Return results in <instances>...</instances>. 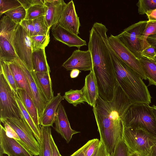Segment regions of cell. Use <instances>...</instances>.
<instances>
[{
    "mask_svg": "<svg viewBox=\"0 0 156 156\" xmlns=\"http://www.w3.org/2000/svg\"><path fill=\"white\" fill-rule=\"evenodd\" d=\"M131 104L116 80L112 100L106 101L99 96L93 107L100 140L111 155L119 140L122 138L124 117Z\"/></svg>",
    "mask_w": 156,
    "mask_h": 156,
    "instance_id": "1",
    "label": "cell"
},
{
    "mask_svg": "<svg viewBox=\"0 0 156 156\" xmlns=\"http://www.w3.org/2000/svg\"><path fill=\"white\" fill-rule=\"evenodd\" d=\"M108 30L102 23H95L90 31L88 44L99 94L102 97L114 94L116 81L106 34Z\"/></svg>",
    "mask_w": 156,
    "mask_h": 156,
    "instance_id": "2",
    "label": "cell"
},
{
    "mask_svg": "<svg viewBox=\"0 0 156 156\" xmlns=\"http://www.w3.org/2000/svg\"><path fill=\"white\" fill-rule=\"evenodd\" d=\"M110 52L118 84L132 104L149 105L151 97L140 75L120 59L109 45Z\"/></svg>",
    "mask_w": 156,
    "mask_h": 156,
    "instance_id": "3",
    "label": "cell"
},
{
    "mask_svg": "<svg viewBox=\"0 0 156 156\" xmlns=\"http://www.w3.org/2000/svg\"><path fill=\"white\" fill-rule=\"evenodd\" d=\"M124 125L126 128L142 129L156 136V119L149 104H131L126 113Z\"/></svg>",
    "mask_w": 156,
    "mask_h": 156,
    "instance_id": "4",
    "label": "cell"
},
{
    "mask_svg": "<svg viewBox=\"0 0 156 156\" xmlns=\"http://www.w3.org/2000/svg\"><path fill=\"white\" fill-rule=\"evenodd\" d=\"M122 137L130 153L141 156H149L156 143V136L141 129L124 127Z\"/></svg>",
    "mask_w": 156,
    "mask_h": 156,
    "instance_id": "5",
    "label": "cell"
},
{
    "mask_svg": "<svg viewBox=\"0 0 156 156\" xmlns=\"http://www.w3.org/2000/svg\"><path fill=\"white\" fill-rule=\"evenodd\" d=\"M15 93L12 89L4 77L0 73V121L7 119H20L22 115L16 100Z\"/></svg>",
    "mask_w": 156,
    "mask_h": 156,
    "instance_id": "6",
    "label": "cell"
},
{
    "mask_svg": "<svg viewBox=\"0 0 156 156\" xmlns=\"http://www.w3.org/2000/svg\"><path fill=\"white\" fill-rule=\"evenodd\" d=\"M11 42L17 56L30 72L33 71L30 37L20 24L14 31Z\"/></svg>",
    "mask_w": 156,
    "mask_h": 156,
    "instance_id": "7",
    "label": "cell"
},
{
    "mask_svg": "<svg viewBox=\"0 0 156 156\" xmlns=\"http://www.w3.org/2000/svg\"><path fill=\"white\" fill-rule=\"evenodd\" d=\"M7 123L16 133L20 142L33 155H39L40 145L34 137L29 126L23 117L20 119H7L2 122Z\"/></svg>",
    "mask_w": 156,
    "mask_h": 156,
    "instance_id": "8",
    "label": "cell"
},
{
    "mask_svg": "<svg viewBox=\"0 0 156 156\" xmlns=\"http://www.w3.org/2000/svg\"><path fill=\"white\" fill-rule=\"evenodd\" d=\"M147 20L140 21L125 28L116 36L138 59L141 58L140 39Z\"/></svg>",
    "mask_w": 156,
    "mask_h": 156,
    "instance_id": "9",
    "label": "cell"
},
{
    "mask_svg": "<svg viewBox=\"0 0 156 156\" xmlns=\"http://www.w3.org/2000/svg\"><path fill=\"white\" fill-rule=\"evenodd\" d=\"M109 45L119 58L133 69L142 79L147 80L138 59L116 36L111 34L108 37Z\"/></svg>",
    "mask_w": 156,
    "mask_h": 156,
    "instance_id": "10",
    "label": "cell"
},
{
    "mask_svg": "<svg viewBox=\"0 0 156 156\" xmlns=\"http://www.w3.org/2000/svg\"><path fill=\"white\" fill-rule=\"evenodd\" d=\"M16 58L28 81L32 92V99L37 108L39 119L42 115L45 105L48 101L36 78L33 71L30 72L17 56Z\"/></svg>",
    "mask_w": 156,
    "mask_h": 156,
    "instance_id": "11",
    "label": "cell"
},
{
    "mask_svg": "<svg viewBox=\"0 0 156 156\" xmlns=\"http://www.w3.org/2000/svg\"><path fill=\"white\" fill-rule=\"evenodd\" d=\"M4 154L8 156H33L22 144L8 136L5 129L0 125V156Z\"/></svg>",
    "mask_w": 156,
    "mask_h": 156,
    "instance_id": "12",
    "label": "cell"
},
{
    "mask_svg": "<svg viewBox=\"0 0 156 156\" xmlns=\"http://www.w3.org/2000/svg\"><path fill=\"white\" fill-rule=\"evenodd\" d=\"M62 66L67 70L77 69L80 71H91L93 70L91 53L88 50L86 51L76 50Z\"/></svg>",
    "mask_w": 156,
    "mask_h": 156,
    "instance_id": "13",
    "label": "cell"
},
{
    "mask_svg": "<svg viewBox=\"0 0 156 156\" xmlns=\"http://www.w3.org/2000/svg\"><path fill=\"white\" fill-rule=\"evenodd\" d=\"M61 26L76 35L80 34V25L73 0L66 4L58 23Z\"/></svg>",
    "mask_w": 156,
    "mask_h": 156,
    "instance_id": "14",
    "label": "cell"
},
{
    "mask_svg": "<svg viewBox=\"0 0 156 156\" xmlns=\"http://www.w3.org/2000/svg\"><path fill=\"white\" fill-rule=\"evenodd\" d=\"M54 123L55 130L67 143L70 141L73 135L80 133L71 128L64 108L61 103L58 108Z\"/></svg>",
    "mask_w": 156,
    "mask_h": 156,
    "instance_id": "15",
    "label": "cell"
},
{
    "mask_svg": "<svg viewBox=\"0 0 156 156\" xmlns=\"http://www.w3.org/2000/svg\"><path fill=\"white\" fill-rule=\"evenodd\" d=\"M66 4L63 0H44V20L49 28L58 23Z\"/></svg>",
    "mask_w": 156,
    "mask_h": 156,
    "instance_id": "16",
    "label": "cell"
},
{
    "mask_svg": "<svg viewBox=\"0 0 156 156\" xmlns=\"http://www.w3.org/2000/svg\"><path fill=\"white\" fill-rule=\"evenodd\" d=\"M52 34L58 41L69 47H76L78 49L87 45L86 41L61 26L58 23L52 27Z\"/></svg>",
    "mask_w": 156,
    "mask_h": 156,
    "instance_id": "17",
    "label": "cell"
},
{
    "mask_svg": "<svg viewBox=\"0 0 156 156\" xmlns=\"http://www.w3.org/2000/svg\"><path fill=\"white\" fill-rule=\"evenodd\" d=\"M64 99L59 93L47 102L42 115L39 119L40 126L53 127L58 108Z\"/></svg>",
    "mask_w": 156,
    "mask_h": 156,
    "instance_id": "18",
    "label": "cell"
},
{
    "mask_svg": "<svg viewBox=\"0 0 156 156\" xmlns=\"http://www.w3.org/2000/svg\"><path fill=\"white\" fill-rule=\"evenodd\" d=\"M82 89L86 102L94 107L99 95L95 76L93 70L86 76L84 85Z\"/></svg>",
    "mask_w": 156,
    "mask_h": 156,
    "instance_id": "19",
    "label": "cell"
},
{
    "mask_svg": "<svg viewBox=\"0 0 156 156\" xmlns=\"http://www.w3.org/2000/svg\"><path fill=\"white\" fill-rule=\"evenodd\" d=\"M7 62L13 75L18 89L25 90L32 99L28 81L16 58Z\"/></svg>",
    "mask_w": 156,
    "mask_h": 156,
    "instance_id": "20",
    "label": "cell"
},
{
    "mask_svg": "<svg viewBox=\"0 0 156 156\" xmlns=\"http://www.w3.org/2000/svg\"><path fill=\"white\" fill-rule=\"evenodd\" d=\"M17 94L38 129L41 132L37 108L32 98L23 89H18Z\"/></svg>",
    "mask_w": 156,
    "mask_h": 156,
    "instance_id": "21",
    "label": "cell"
},
{
    "mask_svg": "<svg viewBox=\"0 0 156 156\" xmlns=\"http://www.w3.org/2000/svg\"><path fill=\"white\" fill-rule=\"evenodd\" d=\"M32 62L33 71L50 73V67L47 62L45 49H41L32 52Z\"/></svg>",
    "mask_w": 156,
    "mask_h": 156,
    "instance_id": "22",
    "label": "cell"
},
{
    "mask_svg": "<svg viewBox=\"0 0 156 156\" xmlns=\"http://www.w3.org/2000/svg\"><path fill=\"white\" fill-rule=\"evenodd\" d=\"M33 72L48 101H49L54 97L50 73Z\"/></svg>",
    "mask_w": 156,
    "mask_h": 156,
    "instance_id": "23",
    "label": "cell"
},
{
    "mask_svg": "<svg viewBox=\"0 0 156 156\" xmlns=\"http://www.w3.org/2000/svg\"><path fill=\"white\" fill-rule=\"evenodd\" d=\"M138 60L144 73L149 81L148 86H156V58L150 60L142 57Z\"/></svg>",
    "mask_w": 156,
    "mask_h": 156,
    "instance_id": "24",
    "label": "cell"
},
{
    "mask_svg": "<svg viewBox=\"0 0 156 156\" xmlns=\"http://www.w3.org/2000/svg\"><path fill=\"white\" fill-rule=\"evenodd\" d=\"M41 130V141L39 156H52L50 144L51 135L50 126H40Z\"/></svg>",
    "mask_w": 156,
    "mask_h": 156,
    "instance_id": "25",
    "label": "cell"
},
{
    "mask_svg": "<svg viewBox=\"0 0 156 156\" xmlns=\"http://www.w3.org/2000/svg\"><path fill=\"white\" fill-rule=\"evenodd\" d=\"M17 57L12 43L5 37L0 36V59L9 62Z\"/></svg>",
    "mask_w": 156,
    "mask_h": 156,
    "instance_id": "26",
    "label": "cell"
},
{
    "mask_svg": "<svg viewBox=\"0 0 156 156\" xmlns=\"http://www.w3.org/2000/svg\"><path fill=\"white\" fill-rule=\"evenodd\" d=\"M15 97L21 110L23 117L29 126L34 137L40 144L41 141V132L38 129L36 126L17 94H15Z\"/></svg>",
    "mask_w": 156,
    "mask_h": 156,
    "instance_id": "27",
    "label": "cell"
},
{
    "mask_svg": "<svg viewBox=\"0 0 156 156\" xmlns=\"http://www.w3.org/2000/svg\"><path fill=\"white\" fill-rule=\"evenodd\" d=\"M0 22V36L5 37L11 42L13 33L19 24L6 15L2 17Z\"/></svg>",
    "mask_w": 156,
    "mask_h": 156,
    "instance_id": "28",
    "label": "cell"
},
{
    "mask_svg": "<svg viewBox=\"0 0 156 156\" xmlns=\"http://www.w3.org/2000/svg\"><path fill=\"white\" fill-rule=\"evenodd\" d=\"M0 73H2L12 89L17 94L18 87L12 72L7 62L0 59Z\"/></svg>",
    "mask_w": 156,
    "mask_h": 156,
    "instance_id": "29",
    "label": "cell"
},
{
    "mask_svg": "<svg viewBox=\"0 0 156 156\" xmlns=\"http://www.w3.org/2000/svg\"><path fill=\"white\" fill-rule=\"evenodd\" d=\"M63 97L68 103L75 107L86 102L82 88L80 90L71 89L65 92Z\"/></svg>",
    "mask_w": 156,
    "mask_h": 156,
    "instance_id": "30",
    "label": "cell"
},
{
    "mask_svg": "<svg viewBox=\"0 0 156 156\" xmlns=\"http://www.w3.org/2000/svg\"><path fill=\"white\" fill-rule=\"evenodd\" d=\"M155 34L156 21L147 20L145 29L140 39L142 51L150 45L147 41V37L151 35Z\"/></svg>",
    "mask_w": 156,
    "mask_h": 156,
    "instance_id": "31",
    "label": "cell"
},
{
    "mask_svg": "<svg viewBox=\"0 0 156 156\" xmlns=\"http://www.w3.org/2000/svg\"><path fill=\"white\" fill-rule=\"evenodd\" d=\"M32 52L39 49H45L50 41L49 34L37 35L30 37Z\"/></svg>",
    "mask_w": 156,
    "mask_h": 156,
    "instance_id": "32",
    "label": "cell"
},
{
    "mask_svg": "<svg viewBox=\"0 0 156 156\" xmlns=\"http://www.w3.org/2000/svg\"><path fill=\"white\" fill-rule=\"evenodd\" d=\"M4 14L16 23L20 24L25 18L26 10L21 6L8 11Z\"/></svg>",
    "mask_w": 156,
    "mask_h": 156,
    "instance_id": "33",
    "label": "cell"
},
{
    "mask_svg": "<svg viewBox=\"0 0 156 156\" xmlns=\"http://www.w3.org/2000/svg\"><path fill=\"white\" fill-rule=\"evenodd\" d=\"M33 21L35 29V36L49 34L50 29L45 23L44 16L37 18Z\"/></svg>",
    "mask_w": 156,
    "mask_h": 156,
    "instance_id": "34",
    "label": "cell"
},
{
    "mask_svg": "<svg viewBox=\"0 0 156 156\" xmlns=\"http://www.w3.org/2000/svg\"><path fill=\"white\" fill-rule=\"evenodd\" d=\"M25 19L33 20L39 17L44 16L45 9L44 5H35L30 7L26 10Z\"/></svg>",
    "mask_w": 156,
    "mask_h": 156,
    "instance_id": "35",
    "label": "cell"
},
{
    "mask_svg": "<svg viewBox=\"0 0 156 156\" xmlns=\"http://www.w3.org/2000/svg\"><path fill=\"white\" fill-rule=\"evenodd\" d=\"M136 5L140 15L146 14L147 12L156 9V0H140Z\"/></svg>",
    "mask_w": 156,
    "mask_h": 156,
    "instance_id": "36",
    "label": "cell"
},
{
    "mask_svg": "<svg viewBox=\"0 0 156 156\" xmlns=\"http://www.w3.org/2000/svg\"><path fill=\"white\" fill-rule=\"evenodd\" d=\"M130 153L123 137L120 139L111 156H130Z\"/></svg>",
    "mask_w": 156,
    "mask_h": 156,
    "instance_id": "37",
    "label": "cell"
},
{
    "mask_svg": "<svg viewBox=\"0 0 156 156\" xmlns=\"http://www.w3.org/2000/svg\"><path fill=\"white\" fill-rule=\"evenodd\" d=\"M22 5L18 0H0V14Z\"/></svg>",
    "mask_w": 156,
    "mask_h": 156,
    "instance_id": "38",
    "label": "cell"
},
{
    "mask_svg": "<svg viewBox=\"0 0 156 156\" xmlns=\"http://www.w3.org/2000/svg\"><path fill=\"white\" fill-rule=\"evenodd\" d=\"M100 140L97 138L89 140L84 145L85 156H92L98 146Z\"/></svg>",
    "mask_w": 156,
    "mask_h": 156,
    "instance_id": "39",
    "label": "cell"
},
{
    "mask_svg": "<svg viewBox=\"0 0 156 156\" xmlns=\"http://www.w3.org/2000/svg\"><path fill=\"white\" fill-rule=\"evenodd\" d=\"M30 37L35 36V32L33 20L24 19L20 23Z\"/></svg>",
    "mask_w": 156,
    "mask_h": 156,
    "instance_id": "40",
    "label": "cell"
},
{
    "mask_svg": "<svg viewBox=\"0 0 156 156\" xmlns=\"http://www.w3.org/2000/svg\"><path fill=\"white\" fill-rule=\"evenodd\" d=\"M141 57L150 60H154L156 58L155 48L150 45L143 50L140 53Z\"/></svg>",
    "mask_w": 156,
    "mask_h": 156,
    "instance_id": "41",
    "label": "cell"
},
{
    "mask_svg": "<svg viewBox=\"0 0 156 156\" xmlns=\"http://www.w3.org/2000/svg\"><path fill=\"white\" fill-rule=\"evenodd\" d=\"M92 156H111L103 143L100 140V144Z\"/></svg>",
    "mask_w": 156,
    "mask_h": 156,
    "instance_id": "42",
    "label": "cell"
},
{
    "mask_svg": "<svg viewBox=\"0 0 156 156\" xmlns=\"http://www.w3.org/2000/svg\"><path fill=\"white\" fill-rule=\"evenodd\" d=\"M22 6L26 10L35 5H44V0H18Z\"/></svg>",
    "mask_w": 156,
    "mask_h": 156,
    "instance_id": "43",
    "label": "cell"
},
{
    "mask_svg": "<svg viewBox=\"0 0 156 156\" xmlns=\"http://www.w3.org/2000/svg\"><path fill=\"white\" fill-rule=\"evenodd\" d=\"M2 123L7 136L9 137L13 138L20 142V138L14 130L7 123L5 122H3Z\"/></svg>",
    "mask_w": 156,
    "mask_h": 156,
    "instance_id": "44",
    "label": "cell"
},
{
    "mask_svg": "<svg viewBox=\"0 0 156 156\" xmlns=\"http://www.w3.org/2000/svg\"><path fill=\"white\" fill-rule=\"evenodd\" d=\"M50 140L52 156H61L52 135L51 136Z\"/></svg>",
    "mask_w": 156,
    "mask_h": 156,
    "instance_id": "45",
    "label": "cell"
},
{
    "mask_svg": "<svg viewBox=\"0 0 156 156\" xmlns=\"http://www.w3.org/2000/svg\"><path fill=\"white\" fill-rule=\"evenodd\" d=\"M147 15L149 21H156V9L147 12Z\"/></svg>",
    "mask_w": 156,
    "mask_h": 156,
    "instance_id": "46",
    "label": "cell"
},
{
    "mask_svg": "<svg viewBox=\"0 0 156 156\" xmlns=\"http://www.w3.org/2000/svg\"><path fill=\"white\" fill-rule=\"evenodd\" d=\"M148 43L155 48L156 53V34L151 35L147 39Z\"/></svg>",
    "mask_w": 156,
    "mask_h": 156,
    "instance_id": "47",
    "label": "cell"
},
{
    "mask_svg": "<svg viewBox=\"0 0 156 156\" xmlns=\"http://www.w3.org/2000/svg\"><path fill=\"white\" fill-rule=\"evenodd\" d=\"M85 145L79 148L70 156H85Z\"/></svg>",
    "mask_w": 156,
    "mask_h": 156,
    "instance_id": "48",
    "label": "cell"
},
{
    "mask_svg": "<svg viewBox=\"0 0 156 156\" xmlns=\"http://www.w3.org/2000/svg\"><path fill=\"white\" fill-rule=\"evenodd\" d=\"M80 71L77 69H73L71 70L70 76L71 78H74L77 77L80 73Z\"/></svg>",
    "mask_w": 156,
    "mask_h": 156,
    "instance_id": "49",
    "label": "cell"
},
{
    "mask_svg": "<svg viewBox=\"0 0 156 156\" xmlns=\"http://www.w3.org/2000/svg\"><path fill=\"white\" fill-rule=\"evenodd\" d=\"M149 156H156V143L151 147Z\"/></svg>",
    "mask_w": 156,
    "mask_h": 156,
    "instance_id": "50",
    "label": "cell"
},
{
    "mask_svg": "<svg viewBox=\"0 0 156 156\" xmlns=\"http://www.w3.org/2000/svg\"><path fill=\"white\" fill-rule=\"evenodd\" d=\"M152 106L151 107L152 111L156 119V106L154 105Z\"/></svg>",
    "mask_w": 156,
    "mask_h": 156,
    "instance_id": "51",
    "label": "cell"
},
{
    "mask_svg": "<svg viewBox=\"0 0 156 156\" xmlns=\"http://www.w3.org/2000/svg\"><path fill=\"white\" fill-rule=\"evenodd\" d=\"M130 156H141L140 155H139L138 154L135 153H130Z\"/></svg>",
    "mask_w": 156,
    "mask_h": 156,
    "instance_id": "52",
    "label": "cell"
},
{
    "mask_svg": "<svg viewBox=\"0 0 156 156\" xmlns=\"http://www.w3.org/2000/svg\"></svg>",
    "mask_w": 156,
    "mask_h": 156,
    "instance_id": "53",
    "label": "cell"
},
{
    "mask_svg": "<svg viewBox=\"0 0 156 156\" xmlns=\"http://www.w3.org/2000/svg\"><path fill=\"white\" fill-rule=\"evenodd\" d=\"M61 156H62L61 155Z\"/></svg>",
    "mask_w": 156,
    "mask_h": 156,
    "instance_id": "54",
    "label": "cell"
}]
</instances>
